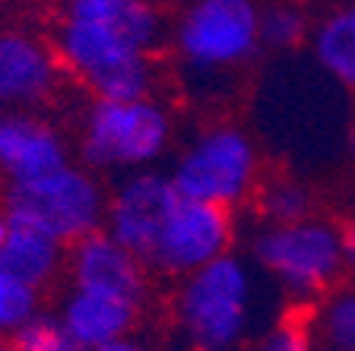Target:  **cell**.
Segmentation results:
<instances>
[{
  "mask_svg": "<svg viewBox=\"0 0 355 351\" xmlns=\"http://www.w3.org/2000/svg\"><path fill=\"white\" fill-rule=\"evenodd\" d=\"M70 165L60 127L38 111H0V174L10 187H26Z\"/></svg>",
  "mask_w": 355,
  "mask_h": 351,
  "instance_id": "11",
  "label": "cell"
},
{
  "mask_svg": "<svg viewBox=\"0 0 355 351\" xmlns=\"http://www.w3.org/2000/svg\"><path fill=\"white\" fill-rule=\"evenodd\" d=\"M257 276L248 256L229 253L181 278L175 288V326L191 351H238L254 326Z\"/></svg>",
  "mask_w": 355,
  "mask_h": 351,
  "instance_id": "2",
  "label": "cell"
},
{
  "mask_svg": "<svg viewBox=\"0 0 355 351\" xmlns=\"http://www.w3.org/2000/svg\"><path fill=\"white\" fill-rule=\"evenodd\" d=\"M175 143V117L162 98L89 102L80 124V165L92 174L153 171Z\"/></svg>",
  "mask_w": 355,
  "mask_h": 351,
  "instance_id": "4",
  "label": "cell"
},
{
  "mask_svg": "<svg viewBox=\"0 0 355 351\" xmlns=\"http://www.w3.org/2000/svg\"><path fill=\"white\" fill-rule=\"evenodd\" d=\"M64 80L51 42L29 29L0 26V111H35Z\"/></svg>",
  "mask_w": 355,
  "mask_h": 351,
  "instance_id": "10",
  "label": "cell"
},
{
  "mask_svg": "<svg viewBox=\"0 0 355 351\" xmlns=\"http://www.w3.org/2000/svg\"><path fill=\"white\" fill-rule=\"evenodd\" d=\"M320 351H355V285H340L311 307Z\"/></svg>",
  "mask_w": 355,
  "mask_h": 351,
  "instance_id": "17",
  "label": "cell"
},
{
  "mask_svg": "<svg viewBox=\"0 0 355 351\" xmlns=\"http://www.w3.org/2000/svg\"><path fill=\"white\" fill-rule=\"evenodd\" d=\"M7 237H10V219H7V213L0 209V250H3V244H7Z\"/></svg>",
  "mask_w": 355,
  "mask_h": 351,
  "instance_id": "25",
  "label": "cell"
},
{
  "mask_svg": "<svg viewBox=\"0 0 355 351\" xmlns=\"http://www.w3.org/2000/svg\"><path fill=\"white\" fill-rule=\"evenodd\" d=\"M181 193L175 190L168 171H137L124 174L118 187L108 193L105 228L121 247H127L143 266L155 247V237L162 231L165 219L178 206Z\"/></svg>",
  "mask_w": 355,
  "mask_h": 351,
  "instance_id": "9",
  "label": "cell"
},
{
  "mask_svg": "<svg viewBox=\"0 0 355 351\" xmlns=\"http://www.w3.org/2000/svg\"><path fill=\"white\" fill-rule=\"evenodd\" d=\"M346 149H349V155L355 159V114H352V120H349V127H346Z\"/></svg>",
  "mask_w": 355,
  "mask_h": 351,
  "instance_id": "24",
  "label": "cell"
},
{
  "mask_svg": "<svg viewBox=\"0 0 355 351\" xmlns=\"http://www.w3.org/2000/svg\"><path fill=\"white\" fill-rule=\"evenodd\" d=\"M168 177L184 199L235 213L257 193L263 181V159L244 127L216 120L187 139Z\"/></svg>",
  "mask_w": 355,
  "mask_h": 351,
  "instance_id": "3",
  "label": "cell"
},
{
  "mask_svg": "<svg viewBox=\"0 0 355 351\" xmlns=\"http://www.w3.org/2000/svg\"><path fill=\"white\" fill-rule=\"evenodd\" d=\"M308 51L324 76L346 92H355V3L330 7L314 19Z\"/></svg>",
  "mask_w": 355,
  "mask_h": 351,
  "instance_id": "14",
  "label": "cell"
},
{
  "mask_svg": "<svg viewBox=\"0 0 355 351\" xmlns=\"http://www.w3.org/2000/svg\"><path fill=\"white\" fill-rule=\"evenodd\" d=\"M0 351H19V348H16L10 339H0Z\"/></svg>",
  "mask_w": 355,
  "mask_h": 351,
  "instance_id": "26",
  "label": "cell"
},
{
  "mask_svg": "<svg viewBox=\"0 0 355 351\" xmlns=\"http://www.w3.org/2000/svg\"><path fill=\"white\" fill-rule=\"evenodd\" d=\"M229 253H235V213L181 197L155 237L146 269L181 282Z\"/></svg>",
  "mask_w": 355,
  "mask_h": 351,
  "instance_id": "8",
  "label": "cell"
},
{
  "mask_svg": "<svg viewBox=\"0 0 355 351\" xmlns=\"http://www.w3.org/2000/svg\"><path fill=\"white\" fill-rule=\"evenodd\" d=\"M38 291L0 269V339H13L16 332L38 314Z\"/></svg>",
  "mask_w": 355,
  "mask_h": 351,
  "instance_id": "20",
  "label": "cell"
},
{
  "mask_svg": "<svg viewBox=\"0 0 355 351\" xmlns=\"http://www.w3.org/2000/svg\"><path fill=\"white\" fill-rule=\"evenodd\" d=\"M254 213L260 225H295V222L314 219L318 199L314 190L295 174H263L257 193H254Z\"/></svg>",
  "mask_w": 355,
  "mask_h": 351,
  "instance_id": "16",
  "label": "cell"
},
{
  "mask_svg": "<svg viewBox=\"0 0 355 351\" xmlns=\"http://www.w3.org/2000/svg\"><path fill=\"white\" fill-rule=\"evenodd\" d=\"M0 269H7L29 288L42 291L48 282H54L67 269V247H60L58 241L32 231V228L10 225V237L0 250Z\"/></svg>",
  "mask_w": 355,
  "mask_h": 351,
  "instance_id": "15",
  "label": "cell"
},
{
  "mask_svg": "<svg viewBox=\"0 0 355 351\" xmlns=\"http://www.w3.org/2000/svg\"><path fill=\"white\" fill-rule=\"evenodd\" d=\"M67 272H70V288L114 294L146 307L149 269L108 231L89 234L67 250Z\"/></svg>",
  "mask_w": 355,
  "mask_h": 351,
  "instance_id": "12",
  "label": "cell"
},
{
  "mask_svg": "<svg viewBox=\"0 0 355 351\" xmlns=\"http://www.w3.org/2000/svg\"><path fill=\"white\" fill-rule=\"evenodd\" d=\"M105 209H108V193L102 181L73 161L35 183L10 187L3 199L10 225L32 228L67 250L89 234L102 231Z\"/></svg>",
  "mask_w": 355,
  "mask_h": 351,
  "instance_id": "6",
  "label": "cell"
},
{
  "mask_svg": "<svg viewBox=\"0 0 355 351\" xmlns=\"http://www.w3.org/2000/svg\"><path fill=\"white\" fill-rule=\"evenodd\" d=\"M54 314L60 316L64 330L70 332V339L83 351H96L102 345L121 342V339L133 336L143 307L140 304H130L124 298H114V294L70 288Z\"/></svg>",
  "mask_w": 355,
  "mask_h": 351,
  "instance_id": "13",
  "label": "cell"
},
{
  "mask_svg": "<svg viewBox=\"0 0 355 351\" xmlns=\"http://www.w3.org/2000/svg\"><path fill=\"white\" fill-rule=\"evenodd\" d=\"M248 247L254 266L298 304L324 300L346 276L336 222L324 215L295 225H257Z\"/></svg>",
  "mask_w": 355,
  "mask_h": 351,
  "instance_id": "5",
  "label": "cell"
},
{
  "mask_svg": "<svg viewBox=\"0 0 355 351\" xmlns=\"http://www.w3.org/2000/svg\"><path fill=\"white\" fill-rule=\"evenodd\" d=\"M336 231H340V250L346 272H355V215H346V219L336 222Z\"/></svg>",
  "mask_w": 355,
  "mask_h": 351,
  "instance_id": "22",
  "label": "cell"
},
{
  "mask_svg": "<svg viewBox=\"0 0 355 351\" xmlns=\"http://www.w3.org/2000/svg\"><path fill=\"white\" fill-rule=\"evenodd\" d=\"M96 351H155V348L149 342H143V339H137V336H127V339H121V342L102 345V348H96Z\"/></svg>",
  "mask_w": 355,
  "mask_h": 351,
  "instance_id": "23",
  "label": "cell"
},
{
  "mask_svg": "<svg viewBox=\"0 0 355 351\" xmlns=\"http://www.w3.org/2000/svg\"><path fill=\"white\" fill-rule=\"evenodd\" d=\"M168 32L165 13L146 0H73L54 26L51 48L92 102H140L155 98V54Z\"/></svg>",
  "mask_w": 355,
  "mask_h": 351,
  "instance_id": "1",
  "label": "cell"
},
{
  "mask_svg": "<svg viewBox=\"0 0 355 351\" xmlns=\"http://www.w3.org/2000/svg\"><path fill=\"white\" fill-rule=\"evenodd\" d=\"M314 16L298 3H270L260 7V44L263 51H298L308 44Z\"/></svg>",
  "mask_w": 355,
  "mask_h": 351,
  "instance_id": "18",
  "label": "cell"
},
{
  "mask_svg": "<svg viewBox=\"0 0 355 351\" xmlns=\"http://www.w3.org/2000/svg\"><path fill=\"white\" fill-rule=\"evenodd\" d=\"M168 44L191 73H235L263 51L260 7L251 0H197L171 22Z\"/></svg>",
  "mask_w": 355,
  "mask_h": 351,
  "instance_id": "7",
  "label": "cell"
},
{
  "mask_svg": "<svg viewBox=\"0 0 355 351\" xmlns=\"http://www.w3.org/2000/svg\"><path fill=\"white\" fill-rule=\"evenodd\" d=\"M248 351H320L311 326V310H292L279 316L251 342Z\"/></svg>",
  "mask_w": 355,
  "mask_h": 351,
  "instance_id": "19",
  "label": "cell"
},
{
  "mask_svg": "<svg viewBox=\"0 0 355 351\" xmlns=\"http://www.w3.org/2000/svg\"><path fill=\"white\" fill-rule=\"evenodd\" d=\"M10 342L19 351H83L80 345L70 339V332L64 330L58 314L51 310H38Z\"/></svg>",
  "mask_w": 355,
  "mask_h": 351,
  "instance_id": "21",
  "label": "cell"
}]
</instances>
